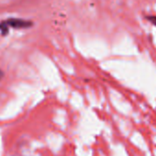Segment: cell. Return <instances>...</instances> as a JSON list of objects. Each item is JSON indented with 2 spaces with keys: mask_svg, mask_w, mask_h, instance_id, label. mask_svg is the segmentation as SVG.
Instances as JSON below:
<instances>
[{
  "mask_svg": "<svg viewBox=\"0 0 156 156\" xmlns=\"http://www.w3.org/2000/svg\"><path fill=\"white\" fill-rule=\"evenodd\" d=\"M32 24L30 21H27L20 19H9L2 23H0V31L2 34H7L9 30V27L16 28V29H26L30 27Z\"/></svg>",
  "mask_w": 156,
  "mask_h": 156,
  "instance_id": "cell-1",
  "label": "cell"
},
{
  "mask_svg": "<svg viewBox=\"0 0 156 156\" xmlns=\"http://www.w3.org/2000/svg\"><path fill=\"white\" fill-rule=\"evenodd\" d=\"M2 78H3V72L0 70V80H1Z\"/></svg>",
  "mask_w": 156,
  "mask_h": 156,
  "instance_id": "cell-2",
  "label": "cell"
}]
</instances>
